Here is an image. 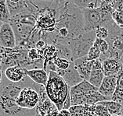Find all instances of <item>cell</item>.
<instances>
[{"label":"cell","mask_w":123,"mask_h":116,"mask_svg":"<svg viewBox=\"0 0 123 116\" xmlns=\"http://www.w3.org/2000/svg\"><path fill=\"white\" fill-rule=\"evenodd\" d=\"M93 110L95 114L98 116H111L106 108L104 106L100 105V104H97V105H94Z\"/></svg>","instance_id":"obj_23"},{"label":"cell","mask_w":123,"mask_h":116,"mask_svg":"<svg viewBox=\"0 0 123 116\" xmlns=\"http://www.w3.org/2000/svg\"><path fill=\"white\" fill-rule=\"evenodd\" d=\"M73 3L76 5L80 10H96L100 8L102 1H96V0H79V1H73Z\"/></svg>","instance_id":"obj_15"},{"label":"cell","mask_w":123,"mask_h":116,"mask_svg":"<svg viewBox=\"0 0 123 116\" xmlns=\"http://www.w3.org/2000/svg\"><path fill=\"white\" fill-rule=\"evenodd\" d=\"M111 18L114 23L119 28L123 29V12L115 10L111 14Z\"/></svg>","instance_id":"obj_20"},{"label":"cell","mask_w":123,"mask_h":116,"mask_svg":"<svg viewBox=\"0 0 123 116\" xmlns=\"http://www.w3.org/2000/svg\"><path fill=\"white\" fill-rule=\"evenodd\" d=\"M101 62L105 76H118L123 69V63L119 59L107 58Z\"/></svg>","instance_id":"obj_9"},{"label":"cell","mask_w":123,"mask_h":116,"mask_svg":"<svg viewBox=\"0 0 123 116\" xmlns=\"http://www.w3.org/2000/svg\"><path fill=\"white\" fill-rule=\"evenodd\" d=\"M96 37L98 39L101 40H107L109 37V31L108 29L105 26H100L95 31Z\"/></svg>","instance_id":"obj_22"},{"label":"cell","mask_w":123,"mask_h":116,"mask_svg":"<svg viewBox=\"0 0 123 116\" xmlns=\"http://www.w3.org/2000/svg\"><path fill=\"white\" fill-rule=\"evenodd\" d=\"M94 45H96L98 47V49L100 51L102 55L107 54V53L109 52L110 45H109L108 41L107 40H101V39L97 38L94 42Z\"/></svg>","instance_id":"obj_19"},{"label":"cell","mask_w":123,"mask_h":116,"mask_svg":"<svg viewBox=\"0 0 123 116\" xmlns=\"http://www.w3.org/2000/svg\"><path fill=\"white\" fill-rule=\"evenodd\" d=\"M1 64H2V62H1V53H0V67H1Z\"/></svg>","instance_id":"obj_31"},{"label":"cell","mask_w":123,"mask_h":116,"mask_svg":"<svg viewBox=\"0 0 123 116\" xmlns=\"http://www.w3.org/2000/svg\"><path fill=\"white\" fill-rule=\"evenodd\" d=\"M25 73L30 79L35 84L46 87L49 79V74L43 69H26Z\"/></svg>","instance_id":"obj_12"},{"label":"cell","mask_w":123,"mask_h":116,"mask_svg":"<svg viewBox=\"0 0 123 116\" xmlns=\"http://www.w3.org/2000/svg\"><path fill=\"white\" fill-rule=\"evenodd\" d=\"M57 116H71V114L69 110H61L57 114Z\"/></svg>","instance_id":"obj_28"},{"label":"cell","mask_w":123,"mask_h":116,"mask_svg":"<svg viewBox=\"0 0 123 116\" xmlns=\"http://www.w3.org/2000/svg\"><path fill=\"white\" fill-rule=\"evenodd\" d=\"M47 44H46V41H45L44 40H40L38 41V42L36 43V44H35V48H36L37 50H41V49H43L45 47H46Z\"/></svg>","instance_id":"obj_27"},{"label":"cell","mask_w":123,"mask_h":116,"mask_svg":"<svg viewBox=\"0 0 123 116\" xmlns=\"http://www.w3.org/2000/svg\"><path fill=\"white\" fill-rule=\"evenodd\" d=\"M111 116H122V115H111Z\"/></svg>","instance_id":"obj_33"},{"label":"cell","mask_w":123,"mask_h":116,"mask_svg":"<svg viewBox=\"0 0 123 116\" xmlns=\"http://www.w3.org/2000/svg\"><path fill=\"white\" fill-rule=\"evenodd\" d=\"M117 78H118V76H105L100 87L98 89L100 94L109 100H111V98L115 92L117 87Z\"/></svg>","instance_id":"obj_8"},{"label":"cell","mask_w":123,"mask_h":116,"mask_svg":"<svg viewBox=\"0 0 123 116\" xmlns=\"http://www.w3.org/2000/svg\"><path fill=\"white\" fill-rule=\"evenodd\" d=\"M104 78L105 75L104 73L103 66H102V62L100 59L96 60L93 64V66H92L89 82L93 87L99 89Z\"/></svg>","instance_id":"obj_10"},{"label":"cell","mask_w":123,"mask_h":116,"mask_svg":"<svg viewBox=\"0 0 123 116\" xmlns=\"http://www.w3.org/2000/svg\"><path fill=\"white\" fill-rule=\"evenodd\" d=\"M121 105H122V112H121V115L123 116V101L121 103Z\"/></svg>","instance_id":"obj_30"},{"label":"cell","mask_w":123,"mask_h":116,"mask_svg":"<svg viewBox=\"0 0 123 116\" xmlns=\"http://www.w3.org/2000/svg\"><path fill=\"white\" fill-rule=\"evenodd\" d=\"M73 62L74 64V66H75V69L79 72L82 79L83 80L89 81V77H90L91 71L95 61L89 60L87 56H84L82 58L75 59Z\"/></svg>","instance_id":"obj_7"},{"label":"cell","mask_w":123,"mask_h":116,"mask_svg":"<svg viewBox=\"0 0 123 116\" xmlns=\"http://www.w3.org/2000/svg\"><path fill=\"white\" fill-rule=\"evenodd\" d=\"M97 37L95 31L86 33L84 32L79 37L71 40L68 44L72 53L73 62L79 58L87 56L89 49L94 44Z\"/></svg>","instance_id":"obj_2"},{"label":"cell","mask_w":123,"mask_h":116,"mask_svg":"<svg viewBox=\"0 0 123 116\" xmlns=\"http://www.w3.org/2000/svg\"><path fill=\"white\" fill-rule=\"evenodd\" d=\"M113 5L115 10L123 12V1H113Z\"/></svg>","instance_id":"obj_25"},{"label":"cell","mask_w":123,"mask_h":116,"mask_svg":"<svg viewBox=\"0 0 123 116\" xmlns=\"http://www.w3.org/2000/svg\"><path fill=\"white\" fill-rule=\"evenodd\" d=\"M58 52L56 47L53 44H47L43 48V59H44V69L46 70V65L49 62L53 61L57 57Z\"/></svg>","instance_id":"obj_13"},{"label":"cell","mask_w":123,"mask_h":116,"mask_svg":"<svg viewBox=\"0 0 123 116\" xmlns=\"http://www.w3.org/2000/svg\"><path fill=\"white\" fill-rule=\"evenodd\" d=\"M98 104L104 106L111 115H121L122 105L120 103L113 100H104Z\"/></svg>","instance_id":"obj_16"},{"label":"cell","mask_w":123,"mask_h":116,"mask_svg":"<svg viewBox=\"0 0 123 116\" xmlns=\"http://www.w3.org/2000/svg\"><path fill=\"white\" fill-rule=\"evenodd\" d=\"M111 100L121 104L123 101V69L118 74L117 78V87Z\"/></svg>","instance_id":"obj_14"},{"label":"cell","mask_w":123,"mask_h":116,"mask_svg":"<svg viewBox=\"0 0 123 116\" xmlns=\"http://www.w3.org/2000/svg\"><path fill=\"white\" fill-rule=\"evenodd\" d=\"M0 116H1V115H0Z\"/></svg>","instance_id":"obj_34"},{"label":"cell","mask_w":123,"mask_h":116,"mask_svg":"<svg viewBox=\"0 0 123 116\" xmlns=\"http://www.w3.org/2000/svg\"><path fill=\"white\" fill-rule=\"evenodd\" d=\"M2 24H3V23L0 21V29H1V26H2Z\"/></svg>","instance_id":"obj_32"},{"label":"cell","mask_w":123,"mask_h":116,"mask_svg":"<svg viewBox=\"0 0 123 116\" xmlns=\"http://www.w3.org/2000/svg\"><path fill=\"white\" fill-rule=\"evenodd\" d=\"M17 47V37L10 23H3L0 29V49H13Z\"/></svg>","instance_id":"obj_5"},{"label":"cell","mask_w":123,"mask_h":116,"mask_svg":"<svg viewBox=\"0 0 123 116\" xmlns=\"http://www.w3.org/2000/svg\"><path fill=\"white\" fill-rule=\"evenodd\" d=\"M40 100V96L35 88L25 87L20 91L16 100L17 105L24 109H35Z\"/></svg>","instance_id":"obj_3"},{"label":"cell","mask_w":123,"mask_h":116,"mask_svg":"<svg viewBox=\"0 0 123 116\" xmlns=\"http://www.w3.org/2000/svg\"><path fill=\"white\" fill-rule=\"evenodd\" d=\"M3 74L9 81L14 83V84L21 82L28 76L25 73V68L19 66L9 67L3 71Z\"/></svg>","instance_id":"obj_11"},{"label":"cell","mask_w":123,"mask_h":116,"mask_svg":"<svg viewBox=\"0 0 123 116\" xmlns=\"http://www.w3.org/2000/svg\"><path fill=\"white\" fill-rule=\"evenodd\" d=\"M56 73L65 80V82L67 83L70 88L79 84L80 83L83 81V79L80 76L79 72L75 69V66H74L73 62H71L70 67L67 70H61L57 69Z\"/></svg>","instance_id":"obj_6"},{"label":"cell","mask_w":123,"mask_h":116,"mask_svg":"<svg viewBox=\"0 0 123 116\" xmlns=\"http://www.w3.org/2000/svg\"><path fill=\"white\" fill-rule=\"evenodd\" d=\"M101 55V52L98 49V47L93 44L92 47L89 49L88 54H87V58L90 61H96L100 58Z\"/></svg>","instance_id":"obj_21"},{"label":"cell","mask_w":123,"mask_h":116,"mask_svg":"<svg viewBox=\"0 0 123 116\" xmlns=\"http://www.w3.org/2000/svg\"><path fill=\"white\" fill-rule=\"evenodd\" d=\"M2 76H3V71H2V68L0 67V85H1L2 81Z\"/></svg>","instance_id":"obj_29"},{"label":"cell","mask_w":123,"mask_h":116,"mask_svg":"<svg viewBox=\"0 0 123 116\" xmlns=\"http://www.w3.org/2000/svg\"><path fill=\"white\" fill-rule=\"evenodd\" d=\"M45 88L48 98L55 105L57 111L63 110L64 104L70 94L71 89L65 80L56 72L50 71Z\"/></svg>","instance_id":"obj_1"},{"label":"cell","mask_w":123,"mask_h":116,"mask_svg":"<svg viewBox=\"0 0 123 116\" xmlns=\"http://www.w3.org/2000/svg\"><path fill=\"white\" fill-rule=\"evenodd\" d=\"M53 62L56 66V68L61 70H67L71 64V61H69L66 58L60 57H56Z\"/></svg>","instance_id":"obj_18"},{"label":"cell","mask_w":123,"mask_h":116,"mask_svg":"<svg viewBox=\"0 0 123 116\" xmlns=\"http://www.w3.org/2000/svg\"><path fill=\"white\" fill-rule=\"evenodd\" d=\"M28 58L32 62H36L38 60H39V59H43L39 56V55H38V50L36 48L29 49L28 52Z\"/></svg>","instance_id":"obj_24"},{"label":"cell","mask_w":123,"mask_h":116,"mask_svg":"<svg viewBox=\"0 0 123 116\" xmlns=\"http://www.w3.org/2000/svg\"><path fill=\"white\" fill-rule=\"evenodd\" d=\"M98 90V88L93 87L90 83L83 80L82 83L70 89V97L72 106L81 105L82 98L91 92Z\"/></svg>","instance_id":"obj_4"},{"label":"cell","mask_w":123,"mask_h":116,"mask_svg":"<svg viewBox=\"0 0 123 116\" xmlns=\"http://www.w3.org/2000/svg\"><path fill=\"white\" fill-rule=\"evenodd\" d=\"M71 107H72V105H71V97L70 94L68 95V98L66 99L65 102L64 104V107H63V109L64 110H69Z\"/></svg>","instance_id":"obj_26"},{"label":"cell","mask_w":123,"mask_h":116,"mask_svg":"<svg viewBox=\"0 0 123 116\" xmlns=\"http://www.w3.org/2000/svg\"><path fill=\"white\" fill-rule=\"evenodd\" d=\"M11 19V15L9 11V9L6 0L0 1V21L2 23H10Z\"/></svg>","instance_id":"obj_17"}]
</instances>
